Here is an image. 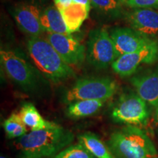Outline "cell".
Segmentation results:
<instances>
[{"instance_id":"obj_5","label":"cell","mask_w":158,"mask_h":158,"mask_svg":"<svg viewBox=\"0 0 158 158\" xmlns=\"http://www.w3.org/2000/svg\"><path fill=\"white\" fill-rule=\"evenodd\" d=\"M86 58L97 69L107 68L118 58L113 40L106 29H97L91 31Z\"/></svg>"},{"instance_id":"obj_24","label":"cell","mask_w":158,"mask_h":158,"mask_svg":"<svg viewBox=\"0 0 158 158\" xmlns=\"http://www.w3.org/2000/svg\"><path fill=\"white\" fill-rule=\"evenodd\" d=\"M154 122L156 125L158 126V105L155 108V113H154Z\"/></svg>"},{"instance_id":"obj_13","label":"cell","mask_w":158,"mask_h":158,"mask_svg":"<svg viewBox=\"0 0 158 158\" xmlns=\"http://www.w3.org/2000/svg\"><path fill=\"white\" fill-rule=\"evenodd\" d=\"M136 93L152 107L158 105V68L149 73L133 77L130 80Z\"/></svg>"},{"instance_id":"obj_25","label":"cell","mask_w":158,"mask_h":158,"mask_svg":"<svg viewBox=\"0 0 158 158\" xmlns=\"http://www.w3.org/2000/svg\"><path fill=\"white\" fill-rule=\"evenodd\" d=\"M0 158H7V157H5V156H1V157H0Z\"/></svg>"},{"instance_id":"obj_7","label":"cell","mask_w":158,"mask_h":158,"mask_svg":"<svg viewBox=\"0 0 158 158\" xmlns=\"http://www.w3.org/2000/svg\"><path fill=\"white\" fill-rule=\"evenodd\" d=\"M147 102L138 94H122L111 111L114 122L127 125H146L149 117Z\"/></svg>"},{"instance_id":"obj_1","label":"cell","mask_w":158,"mask_h":158,"mask_svg":"<svg viewBox=\"0 0 158 158\" xmlns=\"http://www.w3.org/2000/svg\"><path fill=\"white\" fill-rule=\"evenodd\" d=\"M74 134L55 123L43 130H31L18 138L19 158H48L54 157L70 146Z\"/></svg>"},{"instance_id":"obj_21","label":"cell","mask_w":158,"mask_h":158,"mask_svg":"<svg viewBox=\"0 0 158 158\" xmlns=\"http://www.w3.org/2000/svg\"><path fill=\"white\" fill-rule=\"evenodd\" d=\"M121 0H90L91 5L108 15H117L121 11Z\"/></svg>"},{"instance_id":"obj_3","label":"cell","mask_w":158,"mask_h":158,"mask_svg":"<svg viewBox=\"0 0 158 158\" xmlns=\"http://www.w3.org/2000/svg\"><path fill=\"white\" fill-rule=\"evenodd\" d=\"M108 146L116 158H158L151 138L138 126L127 125L114 131Z\"/></svg>"},{"instance_id":"obj_8","label":"cell","mask_w":158,"mask_h":158,"mask_svg":"<svg viewBox=\"0 0 158 158\" xmlns=\"http://www.w3.org/2000/svg\"><path fill=\"white\" fill-rule=\"evenodd\" d=\"M158 60V41L153 40L143 48L120 56L112 64V69L121 77L131 76L142 64H152Z\"/></svg>"},{"instance_id":"obj_14","label":"cell","mask_w":158,"mask_h":158,"mask_svg":"<svg viewBox=\"0 0 158 158\" xmlns=\"http://www.w3.org/2000/svg\"><path fill=\"white\" fill-rule=\"evenodd\" d=\"M91 5L72 2L59 10L70 34L78 31L89 16Z\"/></svg>"},{"instance_id":"obj_9","label":"cell","mask_w":158,"mask_h":158,"mask_svg":"<svg viewBox=\"0 0 158 158\" xmlns=\"http://www.w3.org/2000/svg\"><path fill=\"white\" fill-rule=\"evenodd\" d=\"M46 39L67 64L78 65L84 62L86 56L84 46L71 34L48 33Z\"/></svg>"},{"instance_id":"obj_23","label":"cell","mask_w":158,"mask_h":158,"mask_svg":"<svg viewBox=\"0 0 158 158\" xmlns=\"http://www.w3.org/2000/svg\"><path fill=\"white\" fill-rule=\"evenodd\" d=\"M55 6L58 8L59 10L63 8V7H66L73 2V0H54Z\"/></svg>"},{"instance_id":"obj_20","label":"cell","mask_w":158,"mask_h":158,"mask_svg":"<svg viewBox=\"0 0 158 158\" xmlns=\"http://www.w3.org/2000/svg\"><path fill=\"white\" fill-rule=\"evenodd\" d=\"M53 158H96L81 143L68 146Z\"/></svg>"},{"instance_id":"obj_10","label":"cell","mask_w":158,"mask_h":158,"mask_svg":"<svg viewBox=\"0 0 158 158\" xmlns=\"http://www.w3.org/2000/svg\"><path fill=\"white\" fill-rule=\"evenodd\" d=\"M110 35L115 45L118 57L143 48L155 40L127 27H116L110 31Z\"/></svg>"},{"instance_id":"obj_6","label":"cell","mask_w":158,"mask_h":158,"mask_svg":"<svg viewBox=\"0 0 158 158\" xmlns=\"http://www.w3.org/2000/svg\"><path fill=\"white\" fill-rule=\"evenodd\" d=\"M0 61L7 76L23 90L31 92L37 87L39 81L34 68L14 51L2 49Z\"/></svg>"},{"instance_id":"obj_2","label":"cell","mask_w":158,"mask_h":158,"mask_svg":"<svg viewBox=\"0 0 158 158\" xmlns=\"http://www.w3.org/2000/svg\"><path fill=\"white\" fill-rule=\"evenodd\" d=\"M27 47L35 67L51 81L56 84L75 76L72 67L64 62L47 39L30 37Z\"/></svg>"},{"instance_id":"obj_16","label":"cell","mask_w":158,"mask_h":158,"mask_svg":"<svg viewBox=\"0 0 158 158\" xmlns=\"http://www.w3.org/2000/svg\"><path fill=\"white\" fill-rule=\"evenodd\" d=\"M104 100H82L68 104L67 116L71 118H81L94 115L103 107Z\"/></svg>"},{"instance_id":"obj_17","label":"cell","mask_w":158,"mask_h":158,"mask_svg":"<svg viewBox=\"0 0 158 158\" xmlns=\"http://www.w3.org/2000/svg\"><path fill=\"white\" fill-rule=\"evenodd\" d=\"M78 139L79 143L96 158H116L108 146L93 133L86 132L80 134Z\"/></svg>"},{"instance_id":"obj_12","label":"cell","mask_w":158,"mask_h":158,"mask_svg":"<svg viewBox=\"0 0 158 158\" xmlns=\"http://www.w3.org/2000/svg\"><path fill=\"white\" fill-rule=\"evenodd\" d=\"M127 19L132 29L158 41V13L152 9H135Z\"/></svg>"},{"instance_id":"obj_18","label":"cell","mask_w":158,"mask_h":158,"mask_svg":"<svg viewBox=\"0 0 158 158\" xmlns=\"http://www.w3.org/2000/svg\"><path fill=\"white\" fill-rule=\"evenodd\" d=\"M19 114L27 127L30 128L31 130H43L52 127L55 124L54 122L45 120L36 107L30 102L23 105Z\"/></svg>"},{"instance_id":"obj_22","label":"cell","mask_w":158,"mask_h":158,"mask_svg":"<svg viewBox=\"0 0 158 158\" xmlns=\"http://www.w3.org/2000/svg\"><path fill=\"white\" fill-rule=\"evenodd\" d=\"M127 6L135 9L158 8V0H122Z\"/></svg>"},{"instance_id":"obj_15","label":"cell","mask_w":158,"mask_h":158,"mask_svg":"<svg viewBox=\"0 0 158 158\" xmlns=\"http://www.w3.org/2000/svg\"><path fill=\"white\" fill-rule=\"evenodd\" d=\"M40 23L48 33L70 34L62 13L56 6H49L41 13Z\"/></svg>"},{"instance_id":"obj_19","label":"cell","mask_w":158,"mask_h":158,"mask_svg":"<svg viewBox=\"0 0 158 158\" xmlns=\"http://www.w3.org/2000/svg\"><path fill=\"white\" fill-rule=\"evenodd\" d=\"M6 135L9 138H19L27 133V125L19 114L13 113L3 123Z\"/></svg>"},{"instance_id":"obj_4","label":"cell","mask_w":158,"mask_h":158,"mask_svg":"<svg viewBox=\"0 0 158 158\" xmlns=\"http://www.w3.org/2000/svg\"><path fill=\"white\" fill-rule=\"evenodd\" d=\"M118 90V84L108 77L83 78L77 80L65 92L63 102L66 104L82 100H106Z\"/></svg>"},{"instance_id":"obj_11","label":"cell","mask_w":158,"mask_h":158,"mask_svg":"<svg viewBox=\"0 0 158 158\" xmlns=\"http://www.w3.org/2000/svg\"><path fill=\"white\" fill-rule=\"evenodd\" d=\"M41 13L37 6L30 4H19L13 10L20 29L30 37L40 36L45 31L40 23Z\"/></svg>"}]
</instances>
